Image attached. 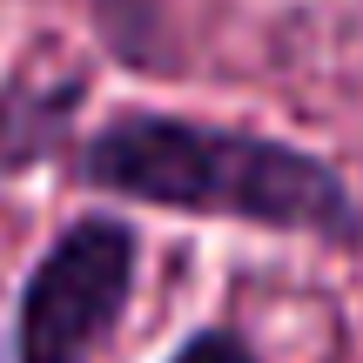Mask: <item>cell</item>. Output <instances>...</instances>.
<instances>
[{
    "instance_id": "7a4b0ae2",
    "label": "cell",
    "mask_w": 363,
    "mask_h": 363,
    "mask_svg": "<svg viewBox=\"0 0 363 363\" xmlns=\"http://www.w3.org/2000/svg\"><path fill=\"white\" fill-rule=\"evenodd\" d=\"M142 276V229L81 208L48 235L13 296V363H101Z\"/></svg>"
},
{
    "instance_id": "6da1fadb",
    "label": "cell",
    "mask_w": 363,
    "mask_h": 363,
    "mask_svg": "<svg viewBox=\"0 0 363 363\" xmlns=\"http://www.w3.org/2000/svg\"><path fill=\"white\" fill-rule=\"evenodd\" d=\"M67 162L81 189L135 208L242 222V229L303 235L323 249H363V202L350 195L337 162L242 121L128 101L94 121Z\"/></svg>"
},
{
    "instance_id": "3957f363",
    "label": "cell",
    "mask_w": 363,
    "mask_h": 363,
    "mask_svg": "<svg viewBox=\"0 0 363 363\" xmlns=\"http://www.w3.org/2000/svg\"><path fill=\"white\" fill-rule=\"evenodd\" d=\"M94 94V74H0V182L74 155L81 108Z\"/></svg>"
},
{
    "instance_id": "277c9868",
    "label": "cell",
    "mask_w": 363,
    "mask_h": 363,
    "mask_svg": "<svg viewBox=\"0 0 363 363\" xmlns=\"http://www.w3.org/2000/svg\"><path fill=\"white\" fill-rule=\"evenodd\" d=\"M88 27L101 40V54L128 74H148V81L182 74L175 0H88Z\"/></svg>"
},
{
    "instance_id": "5b68a950",
    "label": "cell",
    "mask_w": 363,
    "mask_h": 363,
    "mask_svg": "<svg viewBox=\"0 0 363 363\" xmlns=\"http://www.w3.org/2000/svg\"><path fill=\"white\" fill-rule=\"evenodd\" d=\"M169 363H262V357H256V343H249L235 323H202V330H189V337L169 350Z\"/></svg>"
}]
</instances>
